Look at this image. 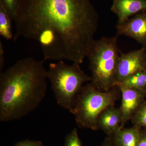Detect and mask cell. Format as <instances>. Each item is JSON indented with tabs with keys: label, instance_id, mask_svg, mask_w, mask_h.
I'll use <instances>...</instances> for the list:
<instances>
[{
	"label": "cell",
	"instance_id": "obj_16",
	"mask_svg": "<svg viewBox=\"0 0 146 146\" xmlns=\"http://www.w3.org/2000/svg\"><path fill=\"white\" fill-rule=\"evenodd\" d=\"M64 146H82L76 128H74L65 136Z\"/></svg>",
	"mask_w": 146,
	"mask_h": 146
},
{
	"label": "cell",
	"instance_id": "obj_3",
	"mask_svg": "<svg viewBox=\"0 0 146 146\" xmlns=\"http://www.w3.org/2000/svg\"><path fill=\"white\" fill-rule=\"evenodd\" d=\"M117 37H103L95 40L87 55L91 82L102 91H108L117 86L120 54Z\"/></svg>",
	"mask_w": 146,
	"mask_h": 146
},
{
	"label": "cell",
	"instance_id": "obj_10",
	"mask_svg": "<svg viewBox=\"0 0 146 146\" xmlns=\"http://www.w3.org/2000/svg\"><path fill=\"white\" fill-rule=\"evenodd\" d=\"M122 118L119 108L112 106L107 108L100 114L98 121V129H101L111 137L121 129Z\"/></svg>",
	"mask_w": 146,
	"mask_h": 146
},
{
	"label": "cell",
	"instance_id": "obj_6",
	"mask_svg": "<svg viewBox=\"0 0 146 146\" xmlns=\"http://www.w3.org/2000/svg\"><path fill=\"white\" fill-rule=\"evenodd\" d=\"M145 70L146 53L144 46L140 49L127 53L120 52L117 69V86L133 74Z\"/></svg>",
	"mask_w": 146,
	"mask_h": 146
},
{
	"label": "cell",
	"instance_id": "obj_17",
	"mask_svg": "<svg viewBox=\"0 0 146 146\" xmlns=\"http://www.w3.org/2000/svg\"><path fill=\"white\" fill-rule=\"evenodd\" d=\"M14 146H44L43 143L40 141L33 140H23L16 143Z\"/></svg>",
	"mask_w": 146,
	"mask_h": 146
},
{
	"label": "cell",
	"instance_id": "obj_11",
	"mask_svg": "<svg viewBox=\"0 0 146 146\" xmlns=\"http://www.w3.org/2000/svg\"><path fill=\"white\" fill-rule=\"evenodd\" d=\"M141 129L134 126L123 127L110 137L115 146H137Z\"/></svg>",
	"mask_w": 146,
	"mask_h": 146
},
{
	"label": "cell",
	"instance_id": "obj_18",
	"mask_svg": "<svg viewBox=\"0 0 146 146\" xmlns=\"http://www.w3.org/2000/svg\"><path fill=\"white\" fill-rule=\"evenodd\" d=\"M137 146H146V129H141Z\"/></svg>",
	"mask_w": 146,
	"mask_h": 146
},
{
	"label": "cell",
	"instance_id": "obj_20",
	"mask_svg": "<svg viewBox=\"0 0 146 146\" xmlns=\"http://www.w3.org/2000/svg\"><path fill=\"white\" fill-rule=\"evenodd\" d=\"M99 146H115V145L112 142V138L111 137H109L106 138L103 142L102 145Z\"/></svg>",
	"mask_w": 146,
	"mask_h": 146
},
{
	"label": "cell",
	"instance_id": "obj_2",
	"mask_svg": "<svg viewBox=\"0 0 146 146\" xmlns=\"http://www.w3.org/2000/svg\"><path fill=\"white\" fill-rule=\"evenodd\" d=\"M44 60H18L0 74V121L21 119L39 106L47 90Z\"/></svg>",
	"mask_w": 146,
	"mask_h": 146
},
{
	"label": "cell",
	"instance_id": "obj_12",
	"mask_svg": "<svg viewBox=\"0 0 146 146\" xmlns=\"http://www.w3.org/2000/svg\"><path fill=\"white\" fill-rule=\"evenodd\" d=\"M118 85L133 88L146 93V70L133 74L118 84L117 86Z\"/></svg>",
	"mask_w": 146,
	"mask_h": 146
},
{
	"label": "cell",
	"instance_id": "obj_1",
	"mask_svg": "<svg viewBox=\"0 0 146 146\" xmlns=\"http://www.w3.org/2000/svg\"><path fill=\"white\" fill-rule=\"evenodd\" d=\"M99 20L91 0H20L13 41L23 37L38 42L44 61L80 64L95 41Z\"/></svg>",
	"mask_w": 146,
	"mask_h": 146
},
{
	"label": "cell",
	"instance_id": "obj_13",
	"mask_svg": "<svg viewBox=\"0 0 146 146\" xmlns=\"http://www.w3.org/2000/svg\"><path fill=\"white\" fill-rule=\"evenodd\" d=\"M12 21L1 4L0 3V35L7 40L13 39Z\"/></svg>",
	"mask_w": 146,
	"mask_h": 146
},
{
	"label": "cell",
	"instance_id": "obj_19",
	"mask_svg": "<svg viewBox=\"0 0 146 146\" xmlns=\"http://www.w3.org/2000/svg\"><path fill=\"white\" fill-rule=\"evenodd\" d=\"M5 62V59L4 51L2 43L1 40L0 41V72L1 73L3 72Z\"/></svg>",
	"mask_w": 146,
	"mask_h": 146
},
{
	"label": "cell",
	"instance_id": "obj_14",
	"mask_svg": "<svg viewBox=\"0 0 146 146\" xmlns=\"http://www.w3.org/2000/svg\"><path fill=\"white\" fill-rule=\"evenodd\" d=\"M133 126L146 128V100L141 104L131 119Z\"/></svg>",
	"mask_w": 146,
	"mask_h": 146
},
{
	"label": "cell",
	"instance_id": "obj_4",
	"mask_svg": "<svg viewBox=\"0 0 146 146\" xmlns=\"http://www.w3.org/2000/svg\"><path fill=\"white\" fill-rule=\"evenodd\" d=\"M120 91L115 87L107 91L98 89L90 82L83 86L76 97L70 112L74 116L79 128L98 130L97 121L105 109L115 106Z\"/></svg>",
	"mask_w": 146,
	"mask_h": 146
},
{
	"label": "cell",
	"instance_id": "obj_8",
	"mask_svg": "<svg viewBox=\"0 0 146 146\" xmlns=\"http://www.w3.org/2000/svg\"><path fill=\"white\" fill-rule=\"evenodd\" d=\"M117 35H124L146 45V12H141L116 27Z\"/></svg>",
	"mask_w": 146,
	"mask_h": 146
},
{
	"label": "cell",
	"instance_id": "obj_5",
	"mask_svg": "<svg viewBox=\"0 0 146 146\" xmlns=\"http://www.w3.org/2000/svg\"><path fill=\"white\" fill-rule=\"evenodd\" d=\"M80 65L76 63L68 65L59 60L50 63L47 71V78L58 104L69 112L83 84L92 80L91 76L85 74Z\"/></svg>",
	"mask_w": 146,
	"mask_h": 146
},
{
	"label": "cell",
	"instance_id": "obj_9",
	"mask_svg": "<svg viewBox=\"0 0 146 146\" xmlns=\"http://www.w3.org/2000/svg\"><path fill=\"white\" fill-rule=\"evenodd\" d=\"M110 9L117 16V25H121L131 16L146 12V0H113Z\"/></svg>",
	"mask_w": 146,
	"mask_h": 146
},
{
	"label": "cell",
	"instance_id": "obj_7",
	"mask_svg": "<svg viewBox=\"0 0 146 146\" xmlns=\"http://www.w3.org/2000/svg\"><path fill=\"white\" fill-rule=\"evenodd\" d=\"M122 95L121 102L119 108L121 115V129L131 120L133 115L145 100L146 93L137 89L121 85L116 86Z\"/></svg>",
	"mask_w": 146,
	"mask_h": 146
},
{
	"label": "cell",
	"instance_id": "obj_21",
	"mask_svg": "<svg viewBox=\"0 0 146 146\" xmlns=\"http://www.w3.org/2000/svg\"><path fill=\"white\" fill-rule=\"evenodd\" d=\"M145 47V51H146V45H145V46H144Z\"/></svg>",
	"mask_w": 146,
	"mask_h": 146
},
{
	"label": "cell",
	"instance_id": "obj_15",
	"mask_svg": "<svg viewBox=\"0 0 146 146\" xmlns=\"http://www.w3.org/2000/svg\"><path fill=\"white\" fill-rule=\"evenodd\" d=\"M20 0H0V3L2 5L12 21L16 16Z\"/></svg>",
	"mask_w": 146,
	"mask_h": 146
}]
</instances>
